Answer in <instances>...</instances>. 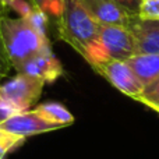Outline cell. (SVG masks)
Listing matches in <instances>:
<instances>
[{
  "mask_svg": "<svg viewBox=\"0 0 159 159\" xmlns=\"http://www.w3.org/2000/svg\"><path fill=\"white\" fill-rule=\"evenodd\" d=\"M11 70H13V66H11V61L8 59L7 52H6L4 42L2 38V32H0V80L8 77Z\"/></svg>",
  "mask_w": 159,
  "mask_h": 159,
  "instance_id": "17",
  "label": "cell"
},
{
  "mask_svg": "<svg viewBox=\"0 0 159 159\" xmlns=\"http://www.w3.org/2000/svg\"><path fill=\"white\" fill-rule=\"evenodd\" d=\"M30 3L45 11L52 18H56L61 10V0H30Z\"/></svg>",
  "mask_w": 159,
  "mask_h": 159,
  "instance_id": "15",
  "label": "cell"
},
{
  "mask_svg": "<svg viewBox=\"0 0 159 159\" xmlns=\"http://www.w3.org/2000/svg\"><path fill=\"white\" fill-rule=\"evenodd\" d=\"M45 84L39 78L17 73V75L0 84V112L10 117L30 110L41 98Z\"/></svg>",
  "mask_w": 159,
  "mask_h": 159,
  "instance_id": "3",
  "label": "cell"
},
{
  "mask_svg": "<svg viewBox=\"0 0 159 159\" xmlns=\"http://www.w3.org/2000/svg\"><path fill=\"white\" fill-rule=\"evenodd\" d=\"M0 32L6 52L11 61L13 70H18L28 59L46 48H52L49 39H45L31 27L27 18H0Z\"/></svg>",
  "mask_w": 159,
  "mask_h": 159,
  "instance_id": "2",
  "label": "cell"
},
{
  "mask_svg": "<svg viewBox=\"0 0 159 159\" xmlns=\"http://www.w3.org/2000/svg\"><path fill=\"white\" fill-rule=\"evenodd\" d=\"M8 6H7V0H0V18L8 16Z\"/></svg>",
  "mask_w": 159,
  "mask_h": 159,
  "instance_id": "20",
  "label": "cell"
},
{
  "mask_svg": "<svg viewBox=\"0 0 159 159\" xmlns=\"http://www.w3.org/2000/svg\"><path fill=\"white\" fill-rule=\"evenodd\" d=\"M28 22L31 24V27L45 39H49L48 38V25H49V16H48L45 11H42L41 8L35 7L34 6L32 11L30 13V16L27 17Z\"/></svg>",
  "mask_w": 159,
  "mask_h": 159,
  "instance_id": "14",
  "label": "cell"
},
{
  "mask_svg": "<svg viewBox=\"0 0 159 159\" xmlns=\"http://www.w3.org/2000/svg\"><path fill=\"white\" fill-rule=\"evenodd\" d=\"M7 6L8 10L16 11L22 18H27L34 8V6L30 2H25V0H7Z\"/></svg>",
  "mask_w": 159,
  "mask_h": 159,
  "instance_id": "18",
  "label": "cell"
},
{
  "mask_svg": "<svg viewBox=\"0 0 159 159\" xmlns=\"http://www.w3.org/2000/svg\"><path fill=\"white\" fill-rule=\"evenodd\" d=\"M127 28L134 36L135 55L137 53L159 55V20L133 16Z\"/></svg>",
  "mask_w": 159,
  "mask_h": 159,
  "instance_id": "8",
  "label": "cell"
},
{
  "mask_svg": "<svg viewBox=\"0 0 159 159\" xmlns=\"http://www.w3.org/2000/svg\"><path fill=\"white\" fill-rule=\"evenodd\" d=\"M17 73L39 78L48 84V82H55L59 77H61L63 66H61L60 60L53 55L52 48H46L39 53H36L35 56H32L31 59H28L17 70Z\"/></svg>",
  "mask_w": 159,
  "mask_h": 159,
  "instance_id": "7",
  "label": "cell"
},
{
  "mask_svg": "<svg viewBox=\"0 0 159 159\" xmlns=\"http://www.w3.org/2000/svg\"><path fill=\"white\" fill-rule=\"evenodd\" d=\"M98 24L101 25H123L127 27L133 14L124 10L115 0H81Z\"/></svg>",
  "mask_w": 159,
  "mask_h": 159,
  "instance_id": "9",
  "label": "cell"
},
{
  "mask_svg": "<svg viewBox=\"0 0 159 159\" xmlns=\"http://www.w3.org/2000/svg\"><path fill=\"white\" fill-rule=\"evenodd\" d=\"M93 71L102 75L106 81H109L113 87L121 93L130 96L133 99H137L143 93L144 85L134 74L131 67L124 60H103L91 66Z\"/></svg>",
  "mask_w": 159,
  "mask_h": 159,
  "instance_id": "5",
  "label": "cell"
},
{
  "mask_svg": "<svg viewBox=\"0 0 159 159\" xmlns=\"http://www.w3.org/2000/svg\"><path fill=\"white\" fill-rule=\"evenodd\" d=\"M7 117H8L7 115H4V113H3V112H0V123H2V121L4 120V119H7Z\"/></svg>",
  "mask_w": 159,
  "mask_h": 159,
  "instance_id": "21",
  "label": "cell"
},
{
  "mask_svg": "<svg viewBox=\"0 0 159 159\" xmlns=\"http://www.w3.org/2000/svg\"><path fill=\"white\" fill-rule=\"evenodd\" d=\"M135 101H138L140 103L145 105V106L151 107L159 113V77L149 85L144 87L143 93Z\"/></svg>",
  "mask_w": 159,
  "mask_h": 159,
  "instance_id": "13",
  "label": "cell"
},
{
  "mask_svg": "<svg viewBox=\"0 0 159 159\" xmlns=\"http://www.w3.org/2000/svg\"><path fill=\"white\" fill-rule=\"evenodd\" d=\"M126 61L144 87L149 85L159 77V55L137 53Z\"/></svg>",
  "mask_w": 159,
  "mask_h": 159,
  "instance_id": "10",
  "label": "cell"
},
{
  "mask_svg": "<svg viewBox=\"0 0 159 159\" xmlns=\"http://www.w3.org/2000/svg\"><path fill=\"white\" fill-rule=\"evenodd\" d=\"M138 16L141 18L159 20V0H144Z\"/></svg>",
  "mask_w": 159,
  "mask_h": 159,
  "instance_id": "16",
  "label": "cell"
},
{
  "mask_svg": "<svg viewBox=\"0 0 159 159\" xmlns=\"http://www.w3.org/2000/svg\"><path fill=\"white\" fill-rule=\"evenodd\" d=\"M27 137L10 133L0 127V159H3L8 152L20 148L25 143Z\"/></svg>",
  "mask_w": 159,
  "mask_h": 159,
  "instance_id": "12",
  "label": "cell"
},
{
  "mask_svg": "<svg viewBox=\"0 0 159 159\" xmlns=\"http://www.w3.org/2000/svg\"><path fill=\"white\" fill-rule=\"evenodd\" d=\"M34 110L46 120L57 123L63 127H67L74 123V116L69 112V109H66L63 105L57 103V102H45V103L36 105Z\"/></svg>",
  "mask_w": 159,
  "mask_h": 159,
  "instance_id": "11",
  "label": "cell"
},
{
  "mask_svg": "<svg viewBox=\"0 0 159 159\" xmlns=\"http://www.w3.org/2000/svg\"><path fill=\"white\" fill-rule=\"evenodd\" d=\"M135 55L134 36L123 25H101L98 43L87 61L89 66L103 60H129Z\"/></svg>",
  "mask_w": 159,
  "mask_h": 159,
  "instance_id": "4",
  "label": "cell"
},
{
  "mask_svg": "<svg viewBox=\"0 0 159 159\" xmlns=\"http://www.w3.org/2000/svg\"><path fill=\"white\" fill-rule=\"evenodd\" d=\"M57 36L78 55L89 60L99 36L101 24L92 18L81 0H61L60 14L55 18Z\"/></svg>",
  "mask_w": 159,
  "mask_h": 159,
  "instance_id": "1",
  "label": "cell"
},
{
  "mask_svg": "<svg viewBox=\"0 0 159 159\" xmlns=\"http://www.w3.org/2000/svg\"><path fill=\"white\" fill-rule=\"evenodd\" d=\"M0 127L10 133H14V134L24 135V137L63 129V126H60V124L53 123V121H49L45 117H42L34 109L27 110V112L16 113V115L4 119L0 123Z\"/></svg>",
  "mask_w": 159,
  "mask_h": 159,
  "instance_id": "6",
  "label": "cell"
},
{
  "mask_svg": "<svg viewBox=\"0 0 159 159\" xmlns=\"http://www.w3.org/2000/svg\"><path fill=\"white\" fill-rule=\"evenodd\" d=\"M117 4H120L124 10H127L133 16H138L141 10V4L144 0H115Z\"/></svg>",
  "mask_w": 159,
  "mask_h": 159,
  "instance_id": "19",
  "label": "cell"
}]
</instances>
